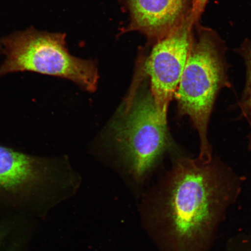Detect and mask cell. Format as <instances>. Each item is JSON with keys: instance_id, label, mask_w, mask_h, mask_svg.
<instances>
[{"instance_id": "1", "label": "cell", "mask_w": 251, "mask_h": 251, "mask_svg": "<svg viewBox=\"0 0 251 251\" xmlns=\"http://www.w3.org/2000/svg\"><path fill=\"white\" fill-rule=\"evenodd\" d=\"M240 191L238 180L213 166L177 163L158 208L166 251H211Z\"/></svg>"}, {"instance_id": "2", "label": "cell", "mask_w": 251, "mask_h": 251, "mask_svg": "<svg viewBox=\"0 0 251 251\" xmlns=\"http://www.w3.org/2000/svg\"><path fill=\"white\" fill-rule=\"evenodd\" d=\"M65 39V34L33 27L3 37L0 41L5 58L0 65V77L16 72H34L65 78L94 92L99 81L96 65L72 55Z\"/></svg>"}, {"instance_id": "3", "label": "cell", "mask_w": 251, "mask_h": 251, "mask_svg": "<svg viewBox=\"0 0 251 251\" xmlns=\"http://www.w3.org/2000/svg\"><path fill=\"white\" fill-rule=\"evenodd\" d=\"M191 39L183 74L175 94L178 108L189 116L200 134L204 161L209 160L206 130L210 114L224 78V46L212 30L200 27Z\"/></svg>"}, {"instance_id": "4", "label": "cell", "mask_w": 251, "mask_h": 251, "mask_svg": "<svg viewBox=\"0 0 251 251\" xmlns=\"http://www.w3.org/2000/svg\"><path fill=\"white\" fill-rule=\"evenodd\" d=\"M166 124L149 92L134 99L125 117L116 125L118 142L136 177L145 175L164 150Z\"/></svg>"}, {"instance_id": "5", "label": "cell", "mask_w": 251, "mask_h": 251, "mask_svg": "<svg viewBox=\"0 0 251 251\" xmlns=\"http://www.w3.org/2000/svg\"><path fill=\"white\" fill-rule=\"evenodd\" d=\"M194 25L189 16L176 29L159 39L146 60L151 92L160 116L166 121L169 103L176 92L186 65Z\"/></svg>"}, {"instance_id": "6", "label": "cell", "mask_w": 251, "mask_h": 251, "mask_svg": "<svg viewBox=\"0 0 251 251\" xmlns=\"http://www.w3.org/2000/svg\"><path fill=\"white\" fill-rule=\"evenodd\" d=\"M63 163L60 158L31 155L0 145V191L34 187L55 174Z\"/></svg>"}, {"instance_id": "7", "label": "cell", "mask_w": 251, "mask_h": 251, "mask_svg": "<svg viewBox=\"0 0 251 251\" xmlns=\"http://www.w3.org/2000/svg\"><path fill=\"white\" fill-rule=\"evenodd\" d=\"M188 0H127L131 26L150 37L167 36L191 14Z\"/></svg>"}, {"instance_id": "8", "label": "cell", "mask_w": 251, "mask_h": 251, "mask_svg": "<svg viewBox=\"0 0 251 251\" xmlns=\"http://www.w3.org/2000/svg\"><path fill=\"white\" fill-rule=\"evenodd\" d=\"M224 251H251V230L241 232L229 238Z\"/></svg>"}, {"instance_id": "9", "label": "cell", "mask_w": 251, "mask_h": 251, "mask_svg": "<svg viewBox=\"0 0 251 251\" xmlns=\"http://www.w3.org/2000/svg\"><path fill=\"white\" fill-rule=\"evenodd\" d=\"M239 51L243 55L247 67V90L246 103L251 113V40L246 41L240 47Z\"/></svg>"}, {"instance_id": "10", "label": "cell", "mask_w": 251, "mask_h": 251, "mask_svg": "<svg viewBox=\"0 0 251 251\" xmlns=\"http://www.w3.org/2000/svg\"><path fill=\"white\" fill-rule=\"evenodd\" d=\"M208 0H191L190 17L194 25L197 23L205 9Z\"/></svg>"}, {"instance_id": "11", "label": "cell", "mask_w": 251, "mask_h": 251, "mask_svg": "<svg viewBox=\"0 0 251 251\" xmlns=\"http://www.w3.org/2000/svg\"><path fill=\"white\" fill-rule=\"evenodd\" d=\"M3 53L2 47L1 43V41H0V55L2 54Z\"/></svg>"}]
</instances>
